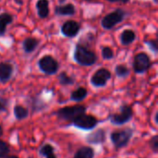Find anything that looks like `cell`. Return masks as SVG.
I'll use <instances>...</instances> for the list:
<instances>
[{
  "mask_svg": "<svg viewBox=\"0 0 158 158\" xmlns=\"http://www.w3.org/2000/svg\"><path fill=\"white\" fill-rule=\"evenodd\" d=\"M74 59L78 64L87 67V66L94 65L97 60V56L94 52H92V51L88 50L86 47L79 44L75 47Z\"/></svg>",
  "mask_w": 158,
  "mask_h": 158,
  "instance_id": "obj_1",
  "label": "cell"
},
{
  "mask_svg": "<svg viewBox=\"0 0 158 158\" xmlns=\"http://www.w3.org/2000/svg\"><path fill=\"white\" fill-rule=\"evenodd\" d=\"M86 111V107L83 106H66L61 108L57 112V116L66 120H74L79 116L84 114Z\"/></svg>",
  "mask_w": 158,
  "mask_h": 158,
  "instance_id": "obj_2",
  "label": "cell"
},
{
  "mask_svg": "<svg viewBox=\"0 0 158 158\" xmlns=\"http://www.w3.org/2000/svg\"><path fill=\"white\" fill-rule=\"evenodd\" d=\"M125 15H126V13L122 9H117V10L109 13L108 15L104 17V19H102L103 28H105L106 30L112 29L113 27H115L117 24H118L119 22H121L123 20Z\"/></svg>",
  "mask_w": 158,
  "mask_h": 158,
  "instance_id": "obj_3",
  "label": "cell"
},
{
  "mask_svg": "<svg viewBox=\"0 0 158 158\" xmlns=\"http://www.w3.org/2000/svg\"><path fill=\"white\" fill-rule=\"evenodd\" d=\"M38 65H39L40 69L47 75H53V74L56 73V71L58 70V68H59L57 61L51 56H43L39 60Z\"/></svg>",
  "mask_w": 158,
  "mask_h": 158,
  "instance_id": "obj_4",
  "label": "cell"
},
{
  "mask_svg": "<svg viewBox=\"0 0 158 158\" xmlns=\"http://www.w3.org/2000/svg\"><path fill=\"white\" fill-rule=\"evenodd\" d=\"M132 136V131L126 129L121 131H116L111 133V141L117 148H121L126 146Z\"/></svg>",
  "mask_w": 158,
  "mask_h": 158,
  "instance_id": "obj_5",
  "label": "cell"
},
{
  "mask_svg": "<svg viewBox=\"0 0 158 158\" xmlns=\"http://www.w3.org/2000/svg\"><path fill=\"white\" fill-rule=\"evenodd\" d=\"M151 67L149 56L145 53L137 54L133 60V69L136 73H143Z\"/></svg>",
  "mask_w": 158,
  "mask_h": 158,
  "instance_id": "obj_6",
  "label": "cell"
},
{
  "mask_svg": "<svg viewBox=\"0 0 158 158\" xmlns=\"http://www.w3.org/2000/svg\"><path fill=\"white\" fill-rule=\"evenodd\" d=\"M73 123L76 127L82 129V130H93L94 128L96 127L98 121L97 119L90 115H85L82 114L81 116H79L78 118H76L73 120Z\"/></svg>",
  "mask_w": 158,
  "mask_h": 158,
  "instance_id": "obj_7",
  "label": "cell"
},
{
  "mask_svg": "<svg viewBox=\"0 0 158 158\" xmlns=\"http://www.w3.org/2000/svg\"><path fill=\"white\" fill-rule=\"evenodd\" d=\"M132 117V109L129 106H123L120 113L115 114L111 117V122L115 125H122L127 123Z\"/></svg>",
  "mask_w": 158,
  "mask_h": 158,
  "instance_id": "obj_8",
  "label": "cell"
},
{
  "mask_svg": "<svg viewBox=\"0 0 158 158\" xmlns=\"http://www.w3.org/2000/svg\"><path fill=\"white\" fill-rule=\"evenodd\" d=\"M111 78V73L106 69H98L91 79V83L95 87H103L106 84L107 81Z\"/></svg>",
  "mask_w": 158,
  "mask_h": 158,
  "instance_id": "obj_9",
  "label": "cell"
},
{
  "mask_svg": "<svg viewBox=\"0 0 158 158\" xmlns=\"http://www.w3.org/2000/svg\"><path fill=\"white\" fill-rule=\"evenodd\" d=\"M80 29H81V26L77 21H75V20H68L61 27V32L66 37L72 38V37L76 36L79 33Z\"/></svg>",
  "mask_w": 158,
  "mask_h": 158,
  "instance_id": "obj_10",
  "label": "cell"
},
{
  "mask_svg": "<svg viewBox=\"0 0 158 158\" xmlns=\"http://www.w3.org/2000/svg\"><path fill=\"white\" fill-rule=\"evenodd\" d=\"M13 67L8 63H0V82H6L12 76Z\"/></svg>",
  "mask_w": 158,
  "mask_h": 158,
  "instance_id": "obj_11",
  "label": "cell"
},
{
  "mask_svg": "<svg viewBox=\"0 0 158 158\" xmlns=\"http://www.w3.org/2000/svg\"><path fill=\"white\" fill-rule=\"evenodd\" d=\"M106 140V132L104 130H98L92 134L88 135L87 142L92 144H99L103 143Z\"/></svg>",
  "mask_w": 158,
  "mask_h": 158,
  "instance_id": "obj_12",
  "label": "cell"
},
{
  "mask_svg": "<svg viewBox=\"0 0 158 158\" xmlns=\"http://www.w3.org/2000/svg\"><path fill=\"white\" fill-rule=\"evenodd\" d=\"M38 16L41 19L47 18L49 15V0H38L36 3Z\"/></svg>",
  "mask_w": 158,
  "mask_h": 158,
  "instance_id": "obj_13",
  "label": "cell"
},
{
  "mask_svg": "<svg viewBox=\"0 0 158 158\" xmlns=\"http://www.w3.org/2000/svg\"><path fill=\"white\" fill-rule=\"evenodd\" d=\"M56 14L58 16H72L75 14V6L72 4H67L58 6L56 8Z\"/></svg>",
  "mask_w": 158,
  "mask_h": 158,
  "instance_id": "obj_14",
  "label": "cell"
},
{
  "mask_svg": "<svg viewBox=\"0 0 158 158\" xmlns=\"http://www.w3.org/2000/svg\"><path fill=\"white\" fill-rule=\"evenodd\" d=\"M12 20L13 17L8 13H2L0 15V36L5 34L6 26L9 25L12 22Z\"/></svg>",
  "mask_w": 158,
  "mask_h": 158,
  "instance_id": "obj_15",
  "label": "cell"
},
{
  "mask_svg": "<svg viewBox=\"0 0 158 158\" xmlns=\"http://www.w3.org/2000/svg\"><path fill=\"white\" fill-rule=\"evenodd\" d=\"M136 38L135 32L131 30H125L120 35V42L124 45H129L134 42Z\"/></svg>",
  "mask_w": 158,
  "mask_h": 158,
  "instance_id": "obj_16",
  "label": "cell"
},
{
  "mask_svg": "<svg viewBox=\"0 0 158 158\" xmlns=\"http://www.w3.org/2000/svg\"><path fill=\"white\" fill-rule=\"evenodd\" d=\"M38 44H39V42L37 39L29 37V38L25 39L23 42V49L26 53H31L36 49V47L38 46Z\"/></svg>",
  "mask_w": 158,
  "mask_h": 158,
  "instance_id": "obj_17",
  "label": "cell"
},
{
  "mask_svg": "<svg viewBox=\"0 0 158 158\" xmlns=\"http://www.w3.org/2000/svg\"><path fill=\"white\" fill-rule=\"evenodd\" d=\"M94 151L93 148L91 147H81L80 148L75 156H74V158H94Z\"/></svg>",
  "mask_w": 158,
  "mask_h": 158,
  "instance_id": "obj_18",
  "label": "cell"
},
{
  "mask_svg": "<svg viewBox=\"0 0 158 158\" xmlns=\"http://www.w3.org/2000/svg\"><path fill=\"white\" fill-rule=\"evenodd\" d=\"M86 96H87V90L83 87H80L79 89H77L71 94V100L80 102L82 101Z\"/></svg>",
  "mask_w": 158,
  "mask_h": 158,
  "instance_id": "obj_19",
  "label": "cell"
},
{
  "mask_svg": "<svg viewBox=\"0 0 158 158\" xmlns=\"http://www.w3.org/2000/svg\"><path fill=\"white\" fill-rule=\"evenodd\" d=\"M40 155L45 158H56V155L54 154V148L50 144H45L40 149Z\"/></svg>",
  "mask_w": 158,
  "mask_h": 158,
  "instance_id": "obj_20",
  "label": "cell"
},
{
  "mask_svg": "<svg viewBox=\"0 0 158 158\" xmlns=\"http://www.w3.org/2000/svg\"><path fill=\"white\" fill-rule=\"evenodd\" d=\"M14 114H15V117L17 119H24L25 118H27L28 116V110L21 106H16L14 107Z\"/></svg>",
  "mask_w": 158,
  "mask_h": 158,
  "instance_id": "obj_21",
  "label": "cell"
},
{
  "mask_svg": "<svg viewBox=\"0 0 158 158\" xmlns=\"http://www.w3.org/2000/svg\"><path fill=\"white\" fill-rule=\"evenodd\" d=\"M58 80H59V82L62 84V85H69V84H73L74 83V79L68 76L66 72H62L59 74L58 76Z\"/></svg>",
  "mask_w": 158,
  "mask_h": 158,
  "instance_id": "obj_22",
  "label": "cell"
},
{
  "mask_svg": "<svg viewBox=\"0 0 158 158\" xmlns=\"http://www.w3.org/2000/svg\"><path fill=\"white\" fill-rule=\"evenodd\" d=\"M116 74L118 77L124 78V77H127L130 74V69L124 65H118L116 67Z\"/></svg>",
  "mask_w": 158,
  "mask_h": 158,
  "instance_id": "obj_23",
  "label": "cell"
},
{
  "mask_svg": "<svg viewBox=\"0 0 158 158\" xmlns=\"http://www.w3.org/2000/svg\"><path fill=\"white\" fill-rule=\"evenodd\" d=\"M102 56H103V58L104 59H106V60H109V59H112L113 56H114V53L112 51V49L110 47H104L103 50H102Z\"/></svg>",
  "mask_w": 158,
  "mask_h": 158,
  "instance_id": "obj_24",
  "label": "cell"
},
{
  "mask_svg": "<svg viewBox=\"0 0 158 158\" xmlns=\"http://www.w3.org/2000/svg\"><path fill=\"white\" fill-rule=\"evenodd\" d=\"M8 146L7 144L3 142V141H0V158L5 156L7 153H8Z\"/></svg>",
  "mask_w": 158,
  "mask_h": 158,
  "instance_id": "obj_25",
  "label": "cell"
},
{
  "mask_svg": "<svg viewBox=\"0 0 158 158\" xmlns=\"http://www.w3.org/2000/svg\"><path fill=\"white\" fill-rule=\"evenodd\" d=\"M150 145L151 148L153 149V151L155 153H157L158 151V136H154L150 142Z\"/></svg>",
  "mask_w": 158,
  "mask_h": 158,
  "instance_id": "obj_26",
  "label": "cell"
},
{
  "mask_svg": "<svg viewBox=\"0 0 158 158\" xmlns=\"http://www.w3.org/2000/svg\"><path fill=\"white\" fill-rule=\"evenodd\" d=\"M146 44L149 45V47L151 48V50H153L154 53H157L158 46H157V42L155 40H151V41H147Z\"/></svg>",
  "mask_w": 158,
  "mask_h": 158,
  "instance_id": "obj_27",
  "label": "cell"
},
{
  "mask_svg": "<svg viewBox=\"0 0 158 158\" xmlns=\"http://www.w3.org/2000/svg\"><path fill=\"white\" fill-rule=\"evenodd\" d=\"M7 100L3 98V97H0V112H3V111H6V107H7Z\"/></svg>",
  "mask_w": 158,
  "mask_h": 158,
  "instance_id": "obj_28",
  "label": "cell"
},
{
  "mask_svg": "<svg viewBox=\"0 0 158 158\" xmlns=\"http://www.w3.org/2000/svg\"><path fill=\"white\" fill-rule=\"evenodd\" d=\"M110 2H122V3H127L129 0H108Z\"/></svg>",
  "mask_w": 158,
  "mask_h": 158,
  "instance_id": "obj_29",
  "label": "cell"
},
{
  "mask_svg": "<svg viewBox=\"0 0 158 158\" xmlns=\"http://www.w3.org/2000/svg\"><path fill=\"white\" fill-rule=\"evenodd\" d=\"M15 2H16V3H18L19 5H22V3H23V2H22V0H15Z\"/></svg>",
  "mask_w": 158,
  "mask_h": 158,
  "instance_id": "obj_30",
  "label": "cell"
},
{
  "mask_svg": "<svg viewBox=\"0 0 158 158\" xmlns=\"http://www.w3.org/2000/svg\"><path fill=\"white\" fill-rule=\"evenodd\" d=\"M2 134H3V130H2V127L0 126V136H1Z\"/></svg>",
  "mask_w": 158,
  "mask_h": 158,
  "instance_id": "obj_31",
  "label": "cell"
},
{
  "mask_svg": "<svg viewBox=\"0 0 158 158\" xmlns=\"http://www.w3.org/2000/svg\"><path fill=\"white\" fill-rule=\"evenodd\" d=\"M6 158H18L17 156H8V157H6Z\"/></svg>",
  "mask_w": 158,
  "mask_h": 158,
  "instance_id": "obj_32",
  "label": "cell"
},
{
  "mask_svg": "<svg viewBox=\"0 0 158 158\" xmlns=\"http://www.w3.org/2000/svg\"><path fill=\"white\" fill-rule=\"evenodd\" d=\"M154 1H155L156 3H157V0H154Z\"/></svg>",
  "mask_w": 158,
  "mask_h": 158,
  "instance_id": "obj_33",
  "label": "cell"
},
{
  "mask_svg": "<svg viewBox=\"0 0 158 158\" xmlns=\"http://www.w3.org/2000/svg\"><path fill=\"white\" fill-rule=\"evenodd\" d=\"M86 1H92V0H86Z\"/></svg>",
  "mask_w": 158,
  "mask_h": 158,
  "instance_id": "obj_34",
  "label": "cell"
}]
</instances>
